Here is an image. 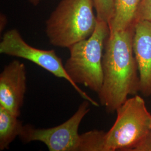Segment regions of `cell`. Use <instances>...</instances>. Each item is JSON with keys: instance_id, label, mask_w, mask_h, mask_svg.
I'll return each instance as SVG.
<instances>
[{"instance_id": "2", "label": "cell", "mask_w": 151, "mask_h": 151, "mask_svg": "<svg viewBox=\"0 0 151 151\" xmlns=\"http://www.w3.org/2000/svg\"><path fill=\"white\" fill-rule=\"evenodd\" d=\"M92 0H61L46 21L52 45L68 48L90 37L97 24Z\"/></svg>"}, {"instance_id": "7", "label": "cell", "mask_w": 151, "mask_h": 151, "mask_svg": "<svg viewBox=\"0 0 151 151\" xmlns=\"http://www.w3.org/2000/svg\"><path fill=\"white\" fill-rule=\"evenodd\" d=\"M27 90L25 65L14 60L0 74V106L19 116Z\"/></svg>"}, {"instance_id": "3", "label": "cell", "mask_w": 151, "mask_h": 151, "mask_svg": "<svg viewBox=\"0 0 151 151\" xmlns=\"http://www.w3.org/2000/svg\"><path fill=\"white\" fill-rule=\"evenodd\" d=\"M110 30L106 22L98 19L94 32L87 39L70 46L65 70L72 81L98 93L103 85V51Z\"/></svg>"}, {"instance_id": "10", "label": "cell", "mask_w": 151, "mask_h": 151, "mask_svg": "<svg viewBox=\"0 0 151 151\" xmlns=\"http://www.w3.org/2000/svg\"><path fill=\"white\" fill-rule=\"evenodd\" d=\"M14 114L0 106V151L8 150L22 133V123Z\"/></svg>"}, {"instance_id": "14", "label": "cell", "mask_w": 151, "mask_h": 151, "mask_svg": "<svg viewBox=\"0 0 151 151\" xmlns=\"http://www.w3.org/2000/svg\"><path fill=\"white\" fill-rule=\"evenodd\" d=\"M7 17H6L5 15L1 14V16H0V31H1V32H2V31H3V30L5 29L6 25H7Z\"/></svg>"}, {"instance_id": "15", "label": "cell", "mask_w": 151, "mask_h": 151, "mask_svg": "<svg viewBox=\"0 0 151 151\" xmlns=\"http://www.w3.org/2000/svg\"><path fill=\"white\" fill-rule=\"evenodd\" d=\"M29 1L32 4V5L37 6L39 4L40 0H29Z\"/></svg>"}, {"instance_id": "4", "label": "cell", "mask_w": 151, "mask_h": 151, "mask_svg": "<svg viewBox=\"0 0 151 151\" xmlns=\"http://www.w3.org/2000/svg\"><path fill=\"white\" fill-rule=\"evenodd\" d=\"M116 119L106 134V151H136L151 138V114L142 97L128 99L116 111Z\"/></svg>"}, {"instance_id": "6", "label": "cell", "mask_w": 151, "mask_h": 151, "mask_svg": "<svg viewBox=\"0 0 151 151\" xmlns=\"http://www.w3.org/2000/svg\"><path fill=\"white\" fill-rule=\"evenodd\" d=\"M90 101L85 100L70 119L54 127L40 129L31 125H24L19 137L25 143L34 141L43 142L50 151H78L79 127L90 110Z\"/></svg>"}, {"instance_id": "11", "label": "cell", "mask_w": 151, "mask_h": 151, "mask_svg": "<svg viewBox=\"0 0 151 151\" xmlns=\"http://www.w3.org/2000/svg\"><path fill=\"white\" fill-rule=\"evenodd\" d=\"M106 132L99 130L80 134L78 151H106Z\"/></svg>"}, {"instance_id": "5", "label": "cell", "mask_w": 151, "mask_h": 151, "mask_svg": "<svg viewBox=\"0 0 151 151\" xmlns=\"http://www.w3.org/2000/svg\"><path fill=\"white\" fill-rule=\"evenodd\" d=\"M0 53L29 60L55 77L65 79L83 99L90 101L93 106H99L96 101L70 79L65 70L62 60L54 50H43L33 47L24 40L17 29L9 30L3 35L0 42Z\"/></svg>"}, {"instance_id": "13", "label": "cell", "mask_w": 151, "mask_h": 151, "mask_svg": "<svg viewBox=\"0 0 151 151\" xmlns=\"http://www.w3.org/2000/svg\"><path fill=\"white\" fill-rule=\"evenodd\" d=\"M142 21L151 22V0H142L137 14L135 24Z\"/></svg>"}, {"instance_id": "1", "label": "cell", "mask_w": 151, "mask_h": 151, "mask_svg": "<svg viewBox=\"0 0 151 151\" xmlns=\"http://www.w3.org/2000/svg\"><path fill=\"white\" fill-rule=\"evenodd\" d=\"M134 27L109 32L103 55V82L97 93L100 105L113 113L140 91L138 66L133 49Z\"/></svg>"}, {"instance_id": "12", "label": "cell", "mask_w": 151, "mask_h": 151, "mask_svg": "<svg viewBox=\"0 0 151 151\" xmlns=\"http://www.w3.org/2000/svg\"><path fill=\"white\" fill-rule=\"evenodd\" d=\"M92 2L97 19L109 24L113 16V0H92Z\"/></svg>"}, {"instance_id": "9", "label": "cell", "mask_w": 151, "mask_h": 151, "mask_svg": "<svg viewBox=\"0 0 151 151\" xmlns=\"http://www.w3.org/2000/svg\"><path fill=\"white\" fill-rule=\"evenodd\" d=\"M113 1V16L108 24L110 32L134 27L137 11L142 0Z\"/></svg>"}, {"instance_id": "8", "label": "cell", "mask_w": 151, "mask_h": 151, "mask_svg": "<svg viewBox=\"0 0 151 151\" xmlns=\"http://www.w3.org/2000/svg\"><path fill=\"white\" fill-rule=\"evenodd\" d=\"M133 49L138 66L140 91L151 96V22L142 21L135 25Z\"/></svg>"}]
</instances>
